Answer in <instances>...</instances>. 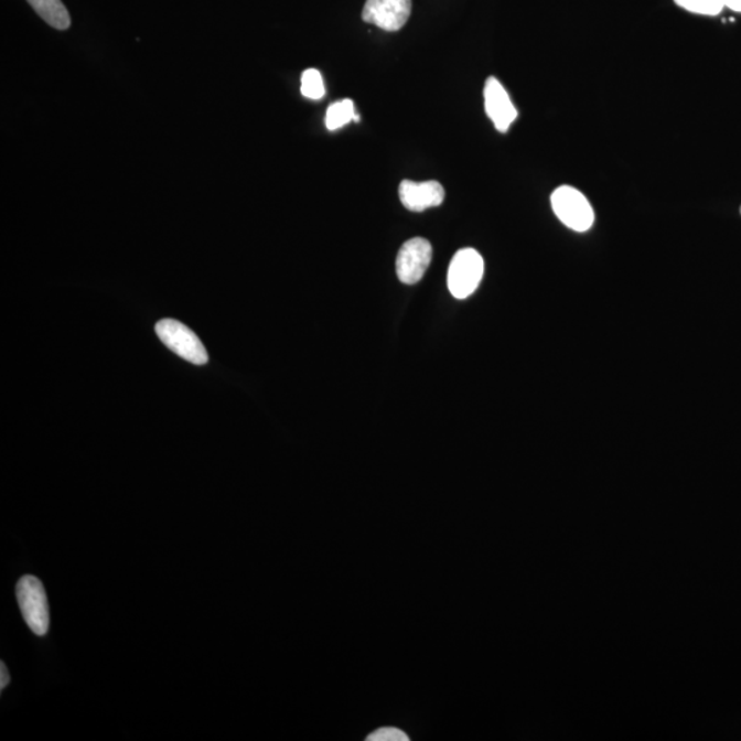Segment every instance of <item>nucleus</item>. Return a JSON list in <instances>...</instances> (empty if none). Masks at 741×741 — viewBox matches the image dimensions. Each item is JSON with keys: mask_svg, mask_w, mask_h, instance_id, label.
<instances>
[{"mask_svg": "<svg viewBox=\"0 0 741 741\" xmlns=\"http://www.w3.org/2000/svg\"><path fill=\"white\" fill-rule=\"evenodd\" d=\"M552 210L566 227L577 233H586L592 228L594 212L591 202L580 190L571 185H561L551 196Z\"/></svg>", "mask_w": 741, "mask_h": 741, "instance_id": "obj_2", "label": "nucleus"}, {"mask_svg": "<svg viewBox=\"0 0 741 741\" xmlns=\"http://www.w3.org/2000/svg\"><path fill=\"white\" fill-rule=\"evenodd\" d=\"M675 2L679 8L701 15H717L726 8L723 0H675Z\"/></svg>", "mask_w": 741, "mask_h": 741, "instance_id": "obj_12", "label": "nucleus"}, {"mask_svg": "<svg viewBox=\"0 0 741 741\" xmlns=\"http://www.w3.org/2000/svg\"><path fill=\"white\" fill-rule=\"evenodd\" d=\"M368 741H408L406 733L397 728H380L378 731L370 733Z\"/></svg>", "mask_w": 741, "mask_h": 741, "instance_id": "obj_13", "label": "nucleus"}, {"mask_svg": "<svg viewBox=\"0 0 741 741\" xmlns=\"http://www.w3.org/2000/svg\"><path fill=\"white\" fill-rule=\"evenodd\" d=\"M740 212H741V210H740Z\"/></svg>", "mask_w": 741, "mask_h": 741, "instance_id": "obj_16", "label": "nucleus"}, {"mask_svg": "<svg viewBox=\"0 0 741 741\" xmlns=\"http://www.w3.org/2000/svg\"><path fill=\"white\" fill-rule=\"evenodd\" d=\"M485 110L497 131L507 132L518 117L513 100L496 77L487 78L484 89Z\"/></svg>", "mask_w": 741, "mask_h": 741, "instance_id": "obj_7", "label": "nucleus"}, {"mask_svg": "<svg viewBox=\"0 0 741 741\" xmlns=\"http://www.w3.org/2000/svg\"><path fill=\"white\" fill-rule=\"evenodd\" d=\"M398 195L408 211L423 212L430 207L440 206L445 200V190L436 181L422 183L402 181Z\"/></svg>", "mask_w": 741, "mask_h": 741, "instance_id": "obj_8", "label": "nucleus"}, {"mask_svg": "<svg viewBox=\"0 0 741 741\" xmlns=\"http://www.w3.org/2000/svg\"><path fill=\"white\" fill-rule=\"evenodd\" d=\"M44 22L54 30L66 31L71 26L69 11L61 0H28Z\"/></svg>", "mask_w": 741, "mask_h": 741, "instance_id": "obj_9", "label": "nucleus"}, {"mask_svg": "<svg viewBox=\"0 0 741 741\" xmlns=\"http://www.w3.org/2000/svg\"><path fill=\"white\" fill-rule=\"evenodd\" d=\"M0 667H2V670H0V675H2V678H0V688L4 689L10 683V676L8 667H6L3 662L0 664Z\"/></svg>", "mask_w": 741, "mask_h": 741, "instance_id": "obj_14", "label": "nucleus"}, {"mask_svg": "<svg viewBox=\"0 0 741 741\" xmlns=\"http://www.w3.org/2000/svg\"><path fill=\"white\" fill-rule=\"evenodd\" d=\"M432 258V247L428 239L407 240L398 251L396 271L398 279L406 284L418 283L425 277Z\"/></svg>", "mask_w": 741, "mask_h": 741, "instance_id": "obj_5", "label": "nucleus"}, {"mask_svg": "<svg viewBox=\"0 0 741 741\" xmlns=\"http://www.w3.org/2000/svg\"><path fill=\"white\" fill-rule=\"evenodd\" d=\"M353 120H358L355 111V104H353L351 99H344L340 100V103L330 105L327 115H325V127H327L330 131H335V129H340Z\"/></svg>", "mask_w": 741, "mask_h": 741, "instance_id": "obj_10", "label": "nucleus"}, {"mask_svg": "<svg viewBox=\"0 0 741 741\" xmlns=\"http://www.w3.org/2000/svg\"><path fill=\"white\" fill-rule=\"evenodd\" d=\"M155 333L165 346L184 358L185 362L202 366L210 361L201 340L187 325L179 323L176 320L165 319L157 323Z\"/></svg>", "mask_w": 741, "mask_h": 741, "instance_id": "obj_4", "label": "nucleus"}, {"mask_svg": "<svg viewBox=\"0 0 741 741\" xmlns=\"http://www.w3.org/2000/svg\"><path fill=\"white\" fill-rule=\"evenodd\" d=\"M17 600L28 627L37 636H44L50 629V610L46 589L39 578L22 577L15 588Z\"/></svg>", "mask_w": 741, "mask_h": 741, "instance_id": "obj_1", "label": "nucleus"}, {"mask_svg": "<svg viewBox=\"0 0 741 741\" xmlns=\"http://www.w3.org/2000/svg\"><path fill=\"white\" fill-rule=\"evenodd\" d=\"M301 93L308 99H322L325 88L322 75L316 69H307L301 77Z\"/></svg>", "mask_w": 741, "mask_h": 741, "instance_id": "obj_11", "label": "nucleus"}, {"mask_svg": "<svg viewBox=\"0 0 741 741\" xmlns=\"http://www.w3.org/2000/svg\"><path fill=\"white\" fill-rule=\"evenodd\" d=\"M723 4H726V8L741 13V0H723Z\"/></svg>", "mask_w": 741, "mask_h": 741, "instance_id": "obj_15", "label": "nucleus"}, {"mask_svg": "<svg viewBox=\"0 0 741 741\" xmlns=\"http://www.w3.org/2000/svg\"><path fill=\"white\" fill-rule=\"evenodd\" d=\"M412 11V0H367L362 19L387 32L400 31Z\"/></svg>", "mask_w": 741, "mask_h": 741, "instance_id": "obj_6", "label": "nucleus"}, {"mask_svg": "<svg viewBox=\"0 0 741 741\" xmlns=\"http://www.w3.org/2000/svg\"><path fill=\"white\" fill-rule=\"evenodd\" d=\"M484 258L475 249H462L453 256L448 271V288L454 299L464 300L474 293L484 278Z\"/></svg>", "mask_w": 741, "mask_h": 741, "instance_id": "obj_3", "label": "nucleus"}]
</instances>
